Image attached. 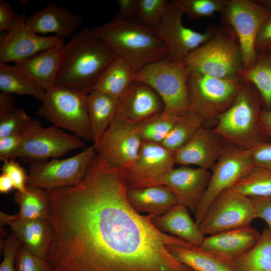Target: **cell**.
<instances>
[{
	"label": "cell",
	"instance_id": "f6af8a7d",
	"mask_svg": "<svg viewBox=\"0 0 271 271\" xmlns=\"http://www.w3.org/2000/svg\"><path fill=\"white\" fill-rule=\"evenodd\" d=\"M10 5L4 0L0 1V30L9 32L20 18Z\"/></svg>",
	"mask_w": 271,
	"mask_h": 271
},
{
	"label": "cell",
	"instance_id": "277c9868",
	"mask_svg": "<svg viewBox=\"0 0 271 271\" xmlns=\"http://www.w3.org/2000/svg\"><path fill=\"white\" fill-rule=\"evenodd\" d=\"M190 73L222 79L239 78L244 70L239 40L230 29L221 27L184 60Z\"/></svg>",
	"mask_w": 271,
	"mask_h": 271
},
{
	"label": "cell",
	"instance_id": "44dd1931",
	"mask_svg": "<svg viewBox=\"0 0 271 271\" xmlns=\"http://www.w3.org/2000/svg\"><path fill=\"white\" fill-rule=\"evenodd\" d=\"M82 23L79 15L53 4L35 12L26 20V24L35 33H53L62 39L73 34Z\"/></svg>",
	"mask_w": 271,
	"mask_h": 271
},
{
	"label": "cell",
	"instance_id": "d6a6232c",
	"mask_svg": "<svg viewBox=\"0 0 271 271\" xmlns=\"http://www.w3.org/2000/svg\"><path fill=\"white\" fill-rule=\"evenodd\" d=\"M14 199L20 207L17 214L19 219H48L49 203L46 190L27 185V191L25 193L17 191Z\"/></svg>",
	"mask_w": 271,
	"mask_h": 271
},
{
	"label": "cell",
	"instance_id": "6da1fadb",
	"mask_svg": "<svg viewBox=\"0 0 271 271\" xmlns=\"http://www.w3.org/2000/svg\"><path fill=\"white\" fill-rule=\"evenodd\" d=\"M127 188L122 170L98 162L78 184L52 193L45 260L52 271H191L167 247L195 245L159 230L155 215L137 212Z\"/></svg>",
	"mask_w": 271,
	"mask_h": 271
},
{
	"label": "cell",
	"instance_id": "9c48e42d",
	"mask_svg": "<svg viewBox=\"0 0 271 271\" xmlns=\"http://www.w3.org/2000/svg\"><path fill=\"white\" fill-rule=\"evenodd\" d=\"M221 16L222 26L231 29L239 40L244 69H246L256 60V37L261 26L271 17V9L256 1L227 0Z\"/></svg>",
	"mask_w": 271,
	"mask_h": 271
},
{
	"label": "cell",
	"instance_id": "3957f363",
	"mask_svg": "<svg viewBox=\"0 0 271 271\" xmlns=\"http://www.w3.org/2000/svg\"><path fill=\"white\" fill-rule=\"evenodd\" d=\"M136 73L143 67L168 56L155 29L135 21L113 18L91 29Z\"/></svg>",
	"mask_w": 271,
	"mask_h": 271
},
{
	"label": "cell",
	"instance_id": "603a6c76",
	"mask_svg": "<svg viewBox=\"0 0 271 271\" xmlns=\"http://www.w3.org/2000/svg\"><path fill=\"white\" fill-rule=\"evenodd\" d=\"M8 225L12 233L31 253L45 259L53 237V230L48 219H18Z\"/></svg>",
	"mask_w": 271,
	"mask_h": 271
},
{
	"label": "cell",
	"instance_id": "f907efd6",
	"mask_svg": "<svg viewBox=\"0 0 271 271\" xmlns=\"http://www.w3.org/2000/svg\"><path fill=\"white\" fill-rule=\"evenodd\" d=\"M259 124L264 137L271 138V110L260 111Z\"/></svg>",
	"mask_w": 271,
	"mask_h": 271
},
{
	"label": "cell",
	"instance_id": "8fae6325",
	"mask_svg": "<svg viewBox=\"0 0 271 271\" xmlns=\"http://www.w3.org/2000/svg\"><path fill=\"white\" fill-rule=\"evenodd\" d=\"M96 154L93 144L68 158L32 162L29 164L27 185L45 190L75 186L82 180Z\"/></svg>",
	"mask_w": 271,
	"mask_h": 271
},
{
	"label": "cell",
	"instance_id": "52a82bcc",
	"mask_svg": "<svg viewBox=\"0 0 271 271\" xmlns=\"http://www.w3.org/2000/svg\"><path fill=\"white\" fill-rule=\"evenodd\" d=\"M87 94L55 85L45 90L37 114L54 126L92 141L87 107Z\"/></svg>",
	"mask_w": 271,
	"mask_h": 271
},
{
	"label": "cell",
	"instance_id": "484cf974",
	"mask_svg": "<svg viewBox=\"0 0 271 271\" xmlns=\"http://www.w3.org/2000/svg\"><path fill=\"white\" fill-rule=\"evenodd\" d=\"M126 196L130 205L137 212L155 216L166 213L178 204L173 193L164 185L127 188Z\"/></svg>",
	"mask_w": 271,
	"mask_h": 271
},
{
	"label": "cell",
	"instance_id": "7dc6e473",
	"mask_svg": "<svg viewBox=\"0 0 271 271\" xmlns=\"http://www.w3.org/2000/svg\"><path fill=\"white\" fill-rule=\"evenodd\" d=\"M118 12L114 18L128 21H135L137 14L138 0H117Z\"/></svg>",
	"mask_w": 271,
	"mask_h": 271
},
{
	"label": "cell",
	"instance_id": "9a60e30c",
	"mask_svg": "<svg viewBox=\"0 0 271 271\" xmlns=\"http://www.w3.org/2000/svg\"><path fill=\"white\" fill-rule=\"evenodd\" d=\"M93 145L97 153L109 166L125 170L135 160L142 142L136 125L115 116Z\"/></svg>",
	"mask_w": 271,
	"mask_h": 271
},
{
	"label": "cell",
	"instance_id": "8992f818",
	"mask_svg": "<svg viewBox=\"0 0 271 271\" xmlns=\"http://www.w3.org/2000/svg\"><path fill=\"white\" fill-rule=\"evenodd\" d=\"M189 76L184 61H173L168 56L139 70L135 80L156 91L164 103V113L179 117L190 111Z\"/></svg>",
	"mask_w": 271,
	"mask_h": 271
},
{
	"label": "cell",
	"instance_id": "5b68a950",
	"mask_svg": "<svg viewBox=\"0 0 271 271\" xmlns=\"http://www.w3.org/2000/svg\"><path fill=\"white\" fill-rule=\"evenodd\" d=\"M260 96L251 83H241L231 106L219 115L212 129L231 145L250 149L264 141L259 124Z\"/></svg>",
	"mask_w": 271,
	"mask_h": 271
},
{
	"label": "cell",
	"instance_id": "e575fe53",
	"mask_svg": "<svg viewBox=\"0 0 271 271\" xmlns=\"http://www.w3.org/2000/svg\"><path fill=\"white\" fill-rule=\"evenodd\" d=\"M232 188L249 198L271 196V171L254 166Z\"/></svg>",
	"mask_w": 271,
	"mask_h": 271
},
{
	"label": "cell",
	"instance_id": "2e32d148",
	"mask_svg": "<svg viewBox=\"0 0 271 271\" xmlns=\"http://www.w3.org/2000/svg\"><path fill=\"white\" fill-rule=\"evenodd\" d=\"M174 154L161 144L142 143L132 164L123 170L128 188L163 185L165 176L174 168Z\"/></svg>",
	"mask_w": 271,
	"mask_h": 271
},
{
	"label": "cell",
	"instance_id": "e0dca14e",
	"mask_svg": "<svg viewBox=\"0 0 271 271\" xmlns=\"http://www.w3.org/2000/svg\"><path fill=\"white\" fill-rule=\"evenodd\" d=\"M24 13L0 44V63L16 64L44 50L63 46V39L57 36L44 37L35 33L26 24Z\"/></svg>",
	"mask_w": 271,
	"mask_h": 271
},
{
	"label": "cell",
	"instance_id": "d6986e66",
	"mask_svg": "<svg viewBox=\"0 0 271 271\" xmlns=\"http://www.w3.org/2000/svg\"><path fill=\"white\" fill-rule=\"evenodd\" d=\"M211 175L207 169L181 166L169 172L162 184L173 193L178 204L195 213L206 192Z\"/></svg>",
	"mask_w": 271,
	"mask_h": 271
},
{
	"label": "cell",
	"instance_id": "c3c4849f",
	"mask_svg": "<svg viewBox=\"0 0 271 271\" xmlns=\"http://www.w3.org/2000/svg\"><path fill=\"white\" fill-rule=\"evenodd\" d=\"M271 45V17L261 26L257 34L255 41V50L264 51Z\"/></svg>",
	"mask_w": 271,
	"mask_h": 271
},
{
	"label": "cell",
	"instance_id": "ba28073f",
	"mask_svg": "<svg viewBox=\"0 0 271 271\" xmlns=\"http://www.w3.org/2000/svg\"><path fill=\"white\" fill-rule=\"evenodd\" d=\"M241 86L239 78L222 79L189 72L190 110L196 113L204 122L217 119L233 104Z\"/></svg>",
	"mask_w": 271,
	"mask_h": 271
},
{
	"label": "cell",
	"instance_id": "681fc988",
	"mask_svg": "<svg viewBox=\"0 0 271 271\" xmlns=\"http://www.w3.org/2000/svg\"><path fill=\"white\" fill-rule=\"evenodd\" d=\"M16 107V99L13 94L0 93V119H2L12 112Z\"/></svg>",
	"mask_w": 271,
	"mask_h": 271
},
{
	"label": "cell",
	"instance_id": "bcb514c9",
	"mask_svg": "<svg viewBox=\"0 0 271 271\" xmlns=\"http://www.w3.org/2000/svg\"><path fill=\"white\" fill-rule=\"evenodd\" d=\"M257 217L263 220L271 228V196L250 198Z\"/></svg>",
	"mask_w": 271,
	"mask_h": 271
},
{
	"label": "cell",
	"instance_id": "b9f144b4",
	"mask_svg": "<svg viewBox=\"0 0 271 271\" xmlns=\"http://www.w3.org/2000/svg\"><path fill=\"white\" fill-rule=\"evenodd\" d=\"M21 245V242L13 233L7 237L2 244L4 257L0 265V271H17L15 258Z\"/></svg>",
	"mask_w": 271,
	"mask_h": 271
},
{
	"label": "cell",
	"instance_id": "ffe728a7",
	"mask_svg": "<svg viewBox=\"0 0 271 271\" xmlns=\"http://www.w3.org/2000/svg\"><path fill=\"white\" fill-rule=\"evenodd\" d=\"M220 139L212 130L201 126L187 143L174 154L175 164L212 169L224 148Z\"/></svg>",
	"mask_w": 271,
	"mask_h": 271
},
{
	"label": "cell",
	"instance_id": "7bdbcfd3",
	"mask_svg": "<svg viewBox=\"0 0 271 271\" xmlns=\"http://www.w3.org/2000/svg\"><path fill=\"white\" fill-rule=\"evenodd\" d=\"M249 150L255 166L261 167L271 171V143L262 141Z\"/></svg>",
	"mask_w": 271,
	"mask_h": 271
},
{
	"label": "cell",
	"instance_id": "8d00e7d4",
	"mask_svg": "<svg viewBox=\"0 0 271 271\" xmlns=\"http://www.w3.org/2000/svg\"><path fill=\"white\" fill-rule=\"evenodd\" d=\"M227 0H173L170 3L189 19L210 17L223 11Z\"/></svg>",
	"mask_w": 271,
	"mask_h": 271
},
{
	"label": "cell",
	"instance_id": "7402d4cb",
	"mask_svg": "<svg viewBox=\"0 0 271 271\" xmlns=\"http://www.w3.org/2000/svg\"><path fill=\"white\" fill-rule=\"evenodd\" d=\"M260 237L261 233L249 226L205 237L200 247L234 259L251 249Z\"/></svg>",
	"mask_w": 271,
	"mask_h": 271
},
{
	"label": "cell",
	"instance_id": "f5cc1de1",
	"mask_svg": "<svg viewBox=\"0 0 271 271\" xmlns=\"http://www.w3.org/2000/svg\"><path fill=\"white\" fill-rule=\"evenodd\" d=\"M19 219L17 214L13 215H9L4 212L0 213V222L1 227L4 225H8V223L13 220Z\"/></svg>",
	"mask_w": 271,
	"mask_h": 271
},
{
	"label": "cell",
	"instance_id": "ab89813d",
	"mask_svg": "<svg viewBox=\"0 0 271 271\" xmlns=\"http://www.w3.org/2000/svg\"><path fill=\"white\" fill-rule=\"evenodd\" d=\"M15 267L17 271H52L45 259L32 254L22 244L16 255Z\"/></svg>",
	"mask_w": 271,
	"mask_h": 271
},
{
	"label": "cell",
	"instance_id": "74e56055",
	"mask_svg": "<svg viewBox=\"0 0 271 271\" xmlns=\"http://www.w3.org/2000/svg\"><path fill=\"white\" fill-rule=\"evenodd\" d=\"M169 5L166 0H138L135 22L151 28H156L162 21Z\"/></svg>",
	"mask_w": 271,
	"mask_h": 271
},
{
	"label": "cell",
	"instance_id": "f1b7e54d",
	"mask_svg": "<svg viewBox=\"0 0 271 271\" xmlns=\"http://www.w3.org/2000/svg\"><path fill=\"white\" fill-rule=\"evenodd\" d=\"M135 81V73L122 59L116 58L105 69L94 90L119 98Z\"/></svg>",
	"mask_w": 271,
	"mask_h": 271
},
{
	"label": "cell",
	"instance_id": "d4e9b609",
	"mask_svg": "<svg viewBox=\"0 0 271 271\" xmlns=\"http://www.w3.org/2000/svg\"><path fill=\"white\" fill-rule=\"evenodd\" d=\"M152 222L161 232L172 234L195 246H200L205 237L188 208L180 204L162 215L154 216Z\"/></svg>",
	"mask_w": 271,
	"mask_h": 271
},
{
	"label": "cell",
	"instance_id": "f546056e",
	"mask_svg": "<svg viewBox=\"0 0 271 271\" xmlns=\"http://www.w3.org/2000/svg\"><path fill=\"white\" fill-rule=\"evenodd\" d=\"M239 78L241 83H251L256 88L261 99L271 110V51L265 50L258 54L255 62L243 70Z\"/></svg>",
	"mask_w": 271,
	"mask_h": 271
},
{
	"label": "cell",
	"instance_id": "4dcf8cb0",
	"mask_svg": "<svg viewBox=\"0 0 271 271\" xmlns=\"http://www.w3.org/2000/svg\"><path fill=\"white\" fill-rule=\"evenodd\" d=\"M233 262L235 271H271V228H263L257 243Z\"/></svg>",
	"mask_w": 271,
	"mask_h": 271
},
{
	"label": "cell",
	"instance_id": "11a10c76",
	"mask_svg": "<svg viewBox=\"0 0 271 271\" xmlns=\"http://www.w3.org/2000/svg\"><path fill=\"white\" fill-rule=\"evenodd\" d=\"M267 50L271 51V45L267 48Z\"/></svg>",
	"mask_w": 271,
	"mask_h": 271
},
{
	"label": "cell",
	"instance_id": "816d5d0a",
	"mask_svg": "<svg viewBox=\"0 0 271 271\" xmlns=\"http://www.w3.org/2000/svg\"><path fill=\"white\" fill-rule=\"evenodd\" d=\"M14 189V186L10 178L7 175L2 173L0 176V192L8 194Z\"/></svg>",
	"mask_w": 271,
	"mask_h": 271
},
{
	"label": "cell",
	"instance_id": "cb8c5ba5",
	"mask_svg": "<svg viewBox=\"0 0 271 271\" xmlns=\"http://www.w3.org/2000/svg\"><path fill=\"white\" fill-rule=\"evenodd\" d=\"M63 46L40 52L16 65L46 90L55 84L61 65Z\"/></svg>",
	"mask_w": 271,
	"mask_h": 271
},
{
	"label": "cell",
	"instance_id": "ee69618b",
	"mask_svg": "<svg viewBox=\"0 0 271 271\" xmlns=\"http://www.w3.org/2000/svg\"><path fill=\"white\" fill-rule=\"evenodd\" d=\"M23 140L21 135L0 138V160L4 162L15 160Z\"/></svg>",
	"mask_w": 271,
	"mask_h": 271
},
{
	"label": "cell",
	"instance_id": "db71d44e",
	"mask_svg": "<svg viewBox=\"0 0 271 271\" xmlns=\"http://www.w3.org/2000/svg\"><path fill=\"white\" fill-rule=\"evenodd\" d=\"M271 9V1H259Z\"/></svg>",
	"mask_w": 271,
	"mask_h": 271
},
{
	"label": "cell",
	"instance_id": "7a4b0ae2",
	"mask_svg": "<svg viewBox=\"0 0 271 271\" xmlns=\"http://www.w3.org/2000/svg\"><path fill=\"white\" fill-rule=\"evenodd\" d=\"M116 58L115 53L91 29L85 28L64 45L55 85L88 94Z\"/></svg>",
	"mask_w": 271,
	"mask_h": 271
},
{
	"label": "cell",
	"instance_id": "4316f807",
	"mask_svg": "<svg viewBox=\"0 0 271 271\" xmlns=\"http://www.w3.org/2000/svg\"><path fill=\"white\" fill-rule=\"evenodd\" d=\"M170 253L193 271H235L233 259L200 246L168 245Z\"/></svg>",
	"mask_w": 271,
	"mask_h": 271
},
{
	"label": "cell",
	"instance_id": "1f68e13d",
	"mask_svg": "<svg viewBox=\"0 0 271 271\" xmlns=\"http://www.w3.org/2000/svg\"><path fill=\"white\" fill-rule=\"evenodd\" d=\"M0 90L2 92L31 95L42 101L45 90L28 77L16 65L0 63Z\"/></svg>",
	"mask_w": 271,
	"mask_h": 271
},
{
	"label": "cell",
	"instance_id": "5bb4252c",
	"mask_svg": "<svg viewBox=\"0 0 271 271\" xmlns=\"http://www.w3.org/2000/svg\"><path fill=\"white\" fill-rule=\"evenodd\" d=\"M183 13L169 1L166 12L156 33L165 45L168 57L173 61H184L193 51L209 40L218 27L211 25L204 33L195 31L184 26Z\"/></svg>",
	"mask_w": 271,
	"mask_h": 271
},
{
	"label": "cell",
	"instance_id": "60d3db41",
	"mask_svg": "<svg viewBox=\"0 0 271 271\" xmlns=\"http://www.w3.org/2000/svg\"><path fill=\"white\" fill-rule=\"evenodd\" d=\"M1 170L2 173L7 175L12 181L17 191H27L28 174L25 169L15 160L3 162Z\"/></svg>",
	"mask_w": 271,
	"mask_h": 271
},
{
	"label": "cell",
	"instance_id": "30bf717a",
	"mask_svg": "<svg viewBox=\"0 0 271 271\" xmlns=\"http://www.w3.org/2000/svg\"><path fill=\"white\" fill-rule=\"evenodd\" d=\"M22 137L23 140L16 158L29 164L58 158L71 150L83 148L85 146L77 136L54 125L44 127L36 119H32Z\"/></svg>",
	"mask_w": 271,
	"mask_h": 271
},
{
	"label": "cell",
	"instance_id": "83f0119b",
	"mask_svg": "<svg viewBox=\"0 0 271 271\" xmlns=\"http://www.w3.org/2000/svg\"><path fill=\"white\" fill-rule=\"evenodd\" d=\"M118 98L97 90L88 94L87 107L92 142H96L116 116Z\"/></svg>",
	"mask_w": 271,
	"mask_h": 271
},
{
	"label": "cell",
	"instance_id": "ac0fdd59",
	"mask_svg": "<svg viewBox=\"0 0 271 271\" xmlns=\"http://www.w3.org/2000/svg\"><path fill=\"white\" fill-rule=\"evenodd\" d=\"M164 103L149 85L134 81L118 99L116 117L136 125L164 112Z\"/></svg>",
	"mask_w": 271,
	"mask_h": 271
},
{
	"label": "cell",
	"instance_id": "4fadbf2b",
	"mask_svg": "<svg viewBox=\"0 0 271 271\" xmlns=\"http://www.w3.org/2000/svg\"><path fill=\"white\" fill-rule=\"evenodd\" d=\"M254 166L249 149L230 145L224 147L213 167L209 183L194 215L199 225L214 200L232 188Z\"/></svg>",
	"mask_w": 271,
	"mask_h": 271
},
{
	"label": "cell",
	"instance_id": "d590c367",
	"mask_svg": "<svg viewBox=\"0 0 271 271\" xmlns=\"http://www.w3.org/2000/svg\"><path fill=\"white\" fill-rule=\"evenodd\" d=\"M178 118L163 112L136 125L142 142L161 144L170 133Z\"/></svg>",
	"mask_w": 271,
	"mask_h": 271
},
{
	"label": "cell",
	"instance_id": "7c38bea8",
	"mask_svg": "<svg viewBox=\"0 0 271 271\" xmlns=\"http://www.w3.org/2000/svg\"><path fill=\"white\" fill-rule=\"evenodd\" d=\"M257 215L250 198L228 189L212 202L199 227L206 236L250 226Z\"/></svg>",
	"mask_w": 271,
	"mask_h": 271
},
{
	"label": "cell",
	"instance_id": "836d02e7",
	"mask_svg": "<svg viewBox=\"0 0 271 271\" xmlns=\"http://www.w3.org/2000/svg\"><path fill=\"white\" fill-rule=\"evenodd\" d=\"M202 119L190 110L179 117L172 130L161 145L174 154L194 136L201 127Z\"/></svg>",
	"mask_w": 271,
	"mask_h": 271
},
{
	"label": "cell",
	"instance_id": "f35d334b",
	"mask_svg": "<svg viewBox=\"0 0 271 271\" xmlns=\"http://www.w3.org/2000/svg\"><path fill=\"white\" fill-rule=\"evenodd\" d=\"M32 120L25 110L17 108L13 112L0 119V138L14 135L22 136Z\"/></svg>",
	"mask_w": 271,
	"mask_h": 271
}]
</instances>
